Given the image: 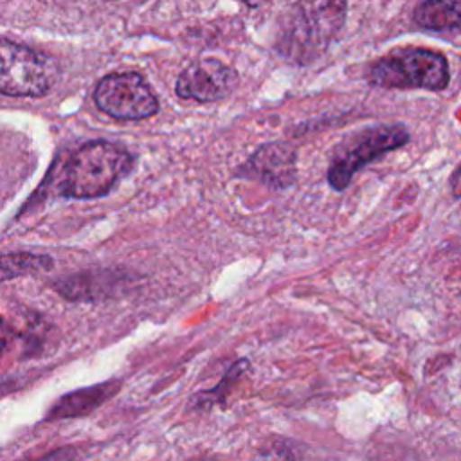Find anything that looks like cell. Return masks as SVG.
I'll return each instance as SVG.
<instances>
[{
	"mask_svg": "<svg viewBox=\"0 0 461 461\" xmlns=\"http://www.w3.org/2000/svg\"><path fill=\"white\" fill-rule=\"evenodd\" d=\"M348 0H297L281 18L276 50L294 65L321 58L346 23Z\"/></svg>",
	"mask_w": 461,
	"mask_h": 461,
	"instance_id": "6da1fadb",
	"label": "cell"
},
{
	"mask_svg": "<svg viewBox=\"0 0 461 461\" xmlns=\"http://www.w3.org/2000/svg\"><path fill=\"white\" fill-rule=\"evenodd\" d=\"M133 155L110 140H90L79 146L63 167L59 191L67 198H99L133 167Z\"/></svg>",
	"mask_w": 461,
	"mask_h": 461,
	"instance_id": "7a4b0ae2",
	"label": "cell"
},
{
	"mask_svg": "<svg viewBox=\"0 0 461 461\" xmlns=\"http://www.w3.org/2000/svg\"><path fill=\"white\" fill-rule=\"evenodd\" d=\"M367 81L380 88L443 90L450 81L448 61L429 49H398L376 59L367 70Z\"/></svg>",
	"mask_w": 461,
	"mask_h": 461,
	"instance_id": "3957f363",
	"label": "cell"
},
{
	"mask_svg": "<svg viewBox=\"0 0 461 461\" xmlns=\"http://www.w3.org/2000/svg\"><path fill=\"white\" fill-rule=\"evenodd\" d=\"M409 137L407 128L398 122L373 124L353 131L333 151L328 167V184L335 191H344L358 169L378 157L405 146Z\"/></svg>",
	"mask_w": 461,
	"mask_h": 461,
	"instance_id": "277c9868",
	"label": "cell"
},
{
	"mask_svg": "<svg viewBox=\"0 0 461 461\" xmlns=\"http://www.w3.org/2000/svg\"><path fill=\"white\" fill-rule=\"evenodd\" d=\"M0 56V90L4 95L41 97L50 90L54 72L43 54L4 38Z\"/></svg>",
	"mask_w": 461,
	"mask_h": 461,
	"instance_id": "5b68a950",
	"label": "cell"
},
{
	"mask_svg": "<svg viewBox=\"0 0 461 461\" xmlns=\"http://www.w3.org/2000/svg\"><path fill=\"white\" fill-rule=\"evenodd\" d=\"M94 101L101 112L121 121H140L158 112V99L139 72L104 76L94 90Z\"/></svg>",
	"mask_w": 461,
	"mask_h": 461,
	"instance_id": "8992f818",
	"label": "cell"
},
{
	"mask_svg": "<svg viewBox=\"0 0 461 461\" xmlns=\"http://www.w3.org/2000/svg\"><path fill=\"white\" fill-rule=\"evenodd\" d=\"M238 86V74L232 67L214 58H205L184 68L176 79L175 90L182 99L212 103L225 99Z\"/></svg>",
	"mask_w": 461,
	"mask_h": 461,
	"instance_id": "52a82bcc",
	"label": "cell"
},
{
	"mask_svg": "<svg viewBox=\"0 0 461 461\" xmlns=\"http://www.w3.org/2000/svg\"><path fill=\"white\" fill-rule=\"evenodd\" d=\"M297 151L290 142H267L258 148L249 160L240 167L238 175L259 180L261 184L285 189L295 182Z\"/></svg>",
	"mask_w": 461,
	"mask_h": 461,
	"instance_id": "ba28073f",
	"label": "cell"
},
{
	"mask_svg": "<svg viewBox=\"0 0 461 461\" xmlns=\"http://www.w3.org/2000/svg\"><path fill=\"white\" fill-rule=\"evenodd\" d=\"M121 387V380H108L103 384H95L90 387H81L77 391L63 394L54 405L47 411L45 420H67V418H81L90 414L106 400H110Z\"/></svg>",
	"mask_w": 461,
	"mask_h": 461,
	"instance_id": "9c48e42d",
	"label": "cell"
},
{
	"mask_svg": "<svg viewBox=\"0 0 461 461\" xmlns=\"http://www.w3.org/2000/svg\"><path fill=\"white\" fill-rule=\"evenodd\" d=\"M122 276L113 270H97V272H81L72 277H65L54 283L56 290L74 301H97L113 294V288L119 285Z\"/></svg>",
	"mask_w": 461,
	"mask_h": 461,
	"instance_id": "30bf717a",
	"label": "cell"
},
{
	"mask_svg": "<svg viewBox=\"0 0 461 461\" xmlns=\"http://www.w3.org/2000/svg\"><path fill=\"white\" fill-rule=\"evenodd\" d=\"M414 22L429 31L461 27V0H423L414 9Z\"/></svg>",
	"mask_w": 461,
	"mask_h": 461,
	"instance_id": "8fae6325",
	"label": "cell"
},
{
	"mask_svg": "<svg viewBox=\"0 0 461 461\" xmlns=\"http://www.w3.org/2000/svg\"><path fill=\"white\" fill-rule=\"evenodd\" d=\"M54 267L50 256L34 254V252H11L2 256V281H7L16 276L40 274Z\"/></svg>",
	"mask_w": 461,
	"mask_h": 461,
	"instance_id": "7c38bea8",
	"label": "cell"
},
{
	"mask_svg": "<svg viewBox=\"0 0 461 461\" xmlns=\"http://www.w3.org/2000/svg\"><path fill=\"white\" fill-rule=\"evenodd\" d=\"M247 367H249V362H247L245 358L238 360V362L232 366V369L227 371L225 378L220 382L218 387H212V391H209V393H205V394H198L196 400L205 402L203 407H205V405H214L216 402H223L225 396H227V393H229V389L232 387V384L238 380V376H240V375L243 373V369H247Z\"/></svg>",
	"mask_w": 461,
	"mask_h": 461,
	"instance_id": "4fadbf2b",
	"label": "cell"
},
{
	"mask_svg": "<svg viewBox=\"0 0 461 461\" xmlns=\"http://www.w3.org/2000/svg\"><path fill=\"white\" fill-rule=\"evenodd\" d=\"M450 187H452V194L454 196H461V167L452 175Z\"/></svg>",
	"mask_w": 461,
	"mask_h": 461,
	"instance_id": "5bb4252c",
	"label": "cell"
},
{
	"mask_svg": "<svg viewBox=\"0 0 461 461\" xmlns=\"http://www.w3.org/2000/svg\"><path fill=\"white\" fill-rule=\"evenodd\" d=\"M240 2H243L245 5H249V7H259V5H263V4H267L268 0H240Z\"/></svg>",
	"mask_w": 461,
	"mask_h": 461,
	"instance_id": "9a60e30c",
	"label": "cell"
}]
</instances>
